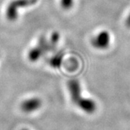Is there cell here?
Masks as SVG:
<instances>
[{
	"instance_id": "7",
	"label": "cell",
	"mask_w": 130,
	"mask_h": 130,
	"mask_svg": "<svg viewBox=\"0 0 130 130\" xmlns=\"http://www.w3.org/2000/svg\"><path fill=\"white\" fill-rule=\"evenodd\" d=\"M38 46L40 47L43 51H44V53L54 50L52 48L49 41H48L46 40V38L44 37L43 36H41L40 38H39L38 43Z\"/></svg>"
},
{
	"instance_id": "6",
	"label": "cell",
	"mask_w": 130,
	"mask_h": 130,
	"mask_svg": "<svg viewBox=\"0 0 130 130\" xmlns=\"http://www.w3.org/2000/svg\"><path fill=\"white\" fill-rule=\"evenodd\" d=\"M44 54H45L44 51L38 46H37L36 47L31 48L29 51L28 54V58L30 61L35 62V61H37Z\"/></svg>"
},
{
	"instance_id": "11",
	"label": "cell",
	"mask_w": 130,
	"mask_h": 130,
	"mask_svg": "<svg viewBox=\"0 0 130 130\" xmlns=\"http://www.w3.org/2000/svg\"><path fill=\"white\" fill-rule=\"evenodd\" d=\"M125 24L127 28H130V13L129 14V15H128V17L126 18V19Z\"/></svg>"
},
{
	"instance_id": "12",
	"label": "cell",
	"mask_w": 130,
	"mask_h": 130,
	"mask_svg": "<svg viewBox=\"0 0 130 130\" xmlns=\"http://www.w3.org/2000/svg\"><path fill=\"white\" fill-rule=\"evenodd\" d=\"M21 130H29L28 129H27V128H23V129H22Z\"/></svg>"
},
{
	"instance_id": "9",
	"label": "cell",
	"mask_w": 130,
	"mask_h": 130,
	"mask_svg": "<svg viewBox=\"0 0 130 130\" xmlns=\"http://www.w3.org/2000/svg\"><path fill=\"white\" fill-rule=\"evenodd\" d=\"M59 34L58 32H54L52 34H51V39H50V44H51L52 48L54 50V48H56V44L57 43L59 42Z\"/></svg>"
},
{
	"instance_id": "5",
	"label": "cell",
	"mask_w": 130,
	"mask_h": 130,
	"mask_svg": "<svg viewBox=\"0 0 130 130\" xmlns=\"http://www.w3.org/2000/svg\"><path fill=\"white\" fill-rule=\"evenodd\" d=\"M76 105H77L82 111L88 114H92L97 109V105L95 101L90 98H81Z\"/></svg>"
},
{
	"instance_id": "4",
	"label": "cell",
	"mask_w": 130,
	"mask_h": 130,
	"mask_svg": "<svg viewBox=\"0 0 130 130\" xmlns=\"http://www.w3.org/2000/svg\"><path fill=\"white\" fill-rule=\"evenodd\" d=\"M69 92L72 101L76 104L79 101V100L82 98L81 95V88L78 80L77 79H71L67 83Z\"/></svg>"
},
{
	"instance_id": "8",
	"label": "cell",
	"mask_w": 130,
	"mask_h": 130,
	"mask_svg": "<svg viewBox=\"0 0 130 130\" xmlns=\"http://www.w3.org/2000/svg\"><path fill=\"white\" fill-rule=\"evenodd\" d=\"M62 59H63V54H57L54 56L51 57L49 61V64L51 67L53 68H59L62 63Z\"/></svg>"
},
{
	"instance_id": "1",
	"label": "cell",
	"mask_w": 130,
	"mask_h": 130,
	"mask_svg": "<svg viewBox=\"0 0 130 130\" xmlns=\"http://www.w3.org/2000/svg\"><path fill=\"white\" fill-rule=\"evenodd\" d=\"M38 0H13L9 3L7 11H6V17L9 21H15L18 18L19 8L20 7H26L31 5H35Z\"/></svg>"
},
{
	"instance_id": "10",
	"label": "cell",
	"mask_w": 130,
	"mask_h": 130,
	"mask_svg": "<svg viewBox=\"0 0 130 130\" xmlns=\"http://www.w3.org/2000/svg\"><path fill=\"white\" fill-rule=\"evenodd\" d=\"M73 0H61V6L63 9H70L73 6Z\"/></svg>"
},
{
	"instance_id": "3",
	"label": "cell",
	"mask_w": 130,
	"mask_h": 130,
	"mask_svg": "<svg viewBox=\"0 0 130 130\" xmlns=\"http://www.w3.org/2000/svg\"><path fill=\"white\" fill-rule=\"evenodd\" d=\"M42 106V101L38 97H32L25 99L20 104L21 110L25 113L36 111Z\"/></svg>"
},
{
	"instance_id": "2",
	"label": "cell",
	"mask_w": 130,
	"mask_h": 130,
	"mask_svg": "<svg viewBox=\"0 0 130 130\" xmlns=\"http://www.w3.org/2000/svg\"><path fill=\"white\" fill-rule=\"evenodd\" d=\"M111 36L109 32L106 30L101 31L93 38L92 40V45L98 49H106L110 45Z\"/></svg>"
}]
</instances>
